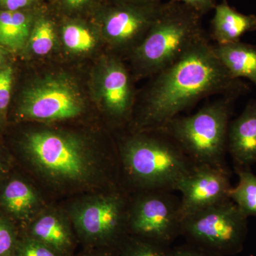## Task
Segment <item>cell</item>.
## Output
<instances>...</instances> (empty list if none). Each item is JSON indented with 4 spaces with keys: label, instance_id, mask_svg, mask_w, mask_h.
<instances>
[{
    "label": "cell",
    "instance_id": "cell-8",
    "mask_svg": "<svg viewBox=\"0 0 256 256\" xmlns=\"http://www.w3.org/2000/svg\"><path fill=\"white\" fill-rule=\"evenodd\" d=\"M84 102L76 87L67 79L50 78L28 88L20 114L38 120H64L82 114Z\"/></svg>",
    "mask_w": 256,
    "mask_h": 256
},
{
    "label": "cell",
    "instance_id": "cell-12",
    "mask_svg": "<svg viewBox=\"0 0 256 256\" xmlns=\"http://www.w3.org/2000/svg\"><path fill=\"white\" fill-rule=\"evenodd\" d=\"M101 98L106 110L116 118L127 117L132 109V80L118 58L107 60L100 82Z\"/></svg>",
    "mask_w": 256,
    "mask_h": 256
},
{
    "label": "cell",
    "instance_id": "cell-17",
    "mask_svg": "<svg viewBox=\"0 0 256 256\" xmlns=\"http://www.w3.org/2000/svg\"><path fill=\"white\" fill-rule=\"evenodd\" d=\"M4 210L15 218H26L38 205V197L33 188L22 180H11L5 185L0 196Z\"/></svg>",
    "mask_w": 256,
    "mask_h": 256
},
{
    "label": "cell",
    "instance_id": "cell-24",
    "mask_svg": "<svg viewBox=\"0 0 256 256\" xmlns=\"http://www.w3.org/2000/svg\"><path fill=\"white\" fill-rule=\"evenodd\" d=\"M13 82L11 67L0 69V111L5 110L10 104Z\"/></svg>",
    "mask_w": 256,
    "mask_h": 256
},
{
    "label": "cell",
    "instance_id": "cell-4",
    "mask_svg": "<svg viewBox=\"0 0 256 256\" xmlns=\"http://www.w3.org/2000/svg\"><path fill=\"white\" fill-rule=\"evenodd\" d=\"M236 98L222 96L196 114L178 116L162 130L196 165L226 166L228 130Z\"/></svg>",
    "mask_w": 256,
    "mask_h": 256
},
{
    "label": "cell",
    "instance_id": "cell-7",
    "mask_svg": "<svg viewBox=\"0 0 256 256\" xmlns=\"http://www.w3.org/2000/svg\"><path fill=\"white\" fill-rule=\"evenodd\" d=\"M171 192L146 190L134 202L128 224L138 238L171 246L181 236V201Z\"/></svg>",
    "mask_w": 256,
    "mask_h": 256
},
{
    "label": "cell",
    "instance_id": "cell-26",
    "mask_svg": "<svg viewBox=\"0 0 256 256\" xmlns=\"http://www.w3.org/2000/svg\"><path fill=\"white\" fill-rule=\"evenodd\" d=\"M174 1L186 5L202 16L214 10L217 5L216 0H174Z\"/></svg>",
    "mask_w": 256,
    "mask_h": 256
},
{
    "label": "cell",
    "instance_id": "cell-20",
    "mask_svg": "<svg viewBox=\"0 0 256 256\" xmlns=\"http://www.w3.org/2000/svg\"><path fill=\"white\" fill-rule=\"evenodd\" d=\"M54 41V24L44 13L40 12L30 35V44L32 52L36 55H46L53 48Z\"/></svg>",
    "mask_w": 256,
    "mask_h": 256
},
{
    "label": "cell",
    "instance_id": "cell-3",
    "mask_svg": "<svg viewBox=\"0 0 256 256\" xmlns=\"http://www.w3.org/2000/svg\"><path fill=\"white\" fill-rule=\"evenodd\" d=\"M126 172L144 190L174 191L182 178L197 166L161 129L142 130L121 149Z\"/></svg>",
    "mask_w": 256,
    "mask_h": 256
},
{
    "label": "cell",
    "instance_id": "cell-5",
    "mask_svg": "<svg viewBox=\"0 0 256 256\" xmlns=\"http://www.w3.org/2000/svg\"><path fill=\"white\" fill-rule=\"evenodd\" d=\"M248 234V218L232 200L185 217L181 236L188 244L222 256L240 254Z\"/></svg>",
    "mask_w": 256,
    "mask_h": 256
},
{
    "label": "cell",
    "instance_id": "cell-14",
    "mask_svg": "<svg viewBox=\"0 0 256 256\" xmlns=\"http://www.w3.org/2000/svg\"><path fill=\"white\" fill-rule=\"evenodd\" d=\"M210 22V36L215 44H226L240 41L248 32L256 31V15L244 14L223 0L216 6Z\"/></svg>",
    "mask_w": 256,
    "mask_h": 256
},
{
    "label": "cell",
    "instance_id": "cell-25",
    "mask_svg": "<svg viewBox=\"0 0 256 256\" xmlns=\"http://www.w3.org/2000/svg\"><path fill=\"white\" fill-rule=\"evenodd\" d=\"M21 256H58L54 249L43 242L35 240L24 244L20 252Z\"/></svg>",
    "mask_w": 256,
    "mask_h": 256
},
{
    "label": "cell",
    "instance_id": "cell-9",
    "mask_svg": "<svg viewBox=\"0 0 256 256\" xmlns=\"http://www.w3.org/2000/svg\"><path fill=\"white\" fill-rule=\"evenodd\" d=\"M162 3L138 5L109 3L98 8V20L106 38L119 48L136 50L159 13Z\"/></svg>",
    "mask_w": 256,
    "mask_h": 256
},
{
    "label": "cell",
    "instance_id": "cell-1",
    "mask_svg": "<svg viewBox=\"0 0 256 256\" xmlns=\"http://www.w3.org/2000/svg\"><path fill=\"white\" fill-rule=\"evenodd\" d=\"M152 76L143 100L142 130L159 129L210 96L237 98L248 90L242 79L234 78L224 68L207 36Z\"/></svg>",
    "mask_w": 256,
    "mask_h": 256
},
{
    "label": "cell",
    "instance_id": "cell-13",
    "mask_svg": "<svg viewBox=\"0 0 256 256\" xmlns=\"http://www.w3.org/2000/svg\"><path fill=\"white\" fill-rule=\"evenodd\" d=\"M227 150L235 166L250 168L256 163V99L229 124Z\"/></svg>",
    "mask_w": 256,
    "mask_h": 256
},
{
    "label": "cell",
    "instance_id": "cell-11",
    "mask_svg": "<svg viewBox=\"0 0 256 256\" xmlns=\"http://www.w3.org/2000/svg\"><path fill=\"white\" fill-rule=\"evenodd\" d=\"M126 202L118 193L98 197L79 207L77 226L84 235L102 242H114L128 224Z\"/></svg>",
    "mask_w": 256,
    "mask_h": 256
},
{
    "label": "cell",
    "instance_id": "cell-10",
    "mask_svg": "<svg viewBox=\"0 0 256 256\" xmlns=\"http://www.w3.org/2000/svg\"><path fill=\"white\" fill-rule=\"evenodd\" d=\"M230 172L226 166L197 165L190 174L182 178L175 191L182 194V220L188 216L230 200Z\"/></svg>",
    "mask_w": 256,
    "mask_h": 256
},
{
    "label": "cell",
    "instance_id": "cell-23",
    "mask_svg": "<svg viewBox=\"0 0 256 256\" xmlns=\"http://www.w3.org/2000/svg\"><path fill=\"white\" fill-rule=\"evenodd\" d=\"M14 244V233L9 220L0 215V256H9Z\"/></svg>",
    "mask_w": 256,
    "mask_h": 256
},
{
    "label": "cell",
    "instance_id": "cell-15",
    "mask_svg": "<svg viewBox=\"0 0 256 256\" xmlns=\"http://www.w3.org/2000/svg\"><path fill=\"white\" fill-rule=\"evenodd\" d=\"M217 58L234 78H245L256 86V45L239 41L213 44Z\"/></svg>",
    "mask_w": 256,
    "mask_h": 256
},
{
    "label": "cell",
    "instance_id": "cell-6",
    "mask_svg": "<svg viewBox=\"0 0 256 256\" xmlns=\"http://www.w3.org/2000/svg\"><path fill=\"white\" fill-rule=\"evenodd\" d=\"M32 163L56 181L84 182L92 176L94 161L84 143L68 134L30 133L24 144Z\"/></svg>",
    "mask_w": 256,
    "mask_h": 256
},
{
    "label": "cell",
    "instance_id": "cell-2",
    "mask_svg": "<svg viewBox=\"0 0 256 256\" xmlns=\"http://www.w3.org/2000/svg\"><path fill=\"white\" fill-rule=\"evenodd\" d=\"M202 16L174 0L162 3L149 32L131 54L138 74L156 75L206 36L202 26Z\"/></svg>",
    "mask_w": 256,
    "mask_h": 256
},
{
    "label": "cell",
    "instance_id": "cell-31",
    "mask_svg": "<svg viewBox=\"0 0 256 256\" xmlns=\"http://www.w3.org/2000/svg\"><path fill=\"white\" fill-rule=\"evenodd\" d=\"M2 63V55L1 50H0V68H1Z\"/></svg>",
    "mask_w": 256,
    "mask_h": 256
},
{
    "label": "cell",
    "instance_id": "cell-22",
    "mask_svg": "<svg viewBox=\"0 0 256 256\" xmlns=\"http://www.w3.org/2000/svg\"><path fill=\"white\" fill-rule=\"evenodd\" d=\"M122 256H172L173 248L136 238L124 244Z\"/></svg>",
    "mask_w": 256,
    "mask_h": 256
},
{
    "label": "cell",
    "instance_id": "cell-18",
    "mask_svg": "<svg viewBox=\"0 0 256 256\" xmlns=\"http://www.w3.org/2000/svg\"><path fill=\"white\" fill-rule=\"evenodd\" d=\"M32 234L36 240L46 244L55 250H65L70 245L68 227L58 216H42L34 223Z\"/></svg>",
    "mask_w": 256,
    "mask_h": 256
},
{
    "label": "cell",
    "instance_id": "cell-29",
    "mask_svg": "<svg viewBox=\"0 0 256 256\" xmlns=\"http://www.w3.org/2000/svg\"><path fill=\"white\" fill-rule=\"evenodd\" d=\"M60 6L67 13H80L92 6L95 0H58Z\"/></svg>",
    "mask_w": 256,
    "mask_h": 256
},
{
    "label": "cell",
    "instance_id": "cell-30",
    "mask_svg": "<svg viewBox=\"0 0 256 256\" xmlns=\"http://www.w3.org/2000/svg\"><path fill=\"white\" fill-rule=\"evenodd\" d=\"M110 3H122L138 5L156 4L162 2V0H110Z\"/></svg>",
    "mask_w": 256,
    "mask_h": 256
},
{
    "label": "cell",
    "instance_id": "cell-27",
    "mask_svg": "<svg viewBox=\"0 0 256 256\" xmlns=\"http://www.w3.org/2000/svg\"><path fill=\"white\" fill-rule=\"evenodd\" d=\"M172 256H222L204 250L191 244L173 248Z\"/></svg>",
    "mask_w": 256,
    "mask_h": 256
},
{
    "label": "cell",
    "instance_id": "cell-16",
    "mask_svg": "<svg viewBox=\"0 0 256 256\" xmlns=\"http://www.w3.org/2000/svg\"><path fill=\"white\" fill-rule=\"evenodd\" d=\"M38 12L34 10L0 11V44L10 50H22L30 40Z\"/></svg>",
    "mask_w": 256,
    "mask_h": 256
},
{
    "label": "cell",
    "instance_id": "cell-28",
    "mask_svg": "<svg viewBox=\"0 0 256 256\" xmlns=\"http://www.w3.org/2000/svg\"><path fill=\"white\" fill-rule=\"evenodd\" d=\"M42 0H0V8L4 10L18 11L35 8Z\"/></svg>",
    "mask_w": 256,
    "mask_h": 256
},
{
    "label": "cell",
    "instance_id": "cell-21",
    "mask_svg": "<svg viewBox=\"0 0 256 256\" xmlns=\"http://www.w3.org/2000/svg\"><path fill=\"white\" fill-rule=\"evenodd\" d=\"M62 28V36L66 46L76 52L92 50L95 44L94 34L80 20H67Z\"/></svg>",
    "mask_w": 256,
    "mask_h": 256
},
{
    "label": "cell",
    "instance_id": "cell-19",
    "mask_svg": "<svg viewBox=\"0 0 256 256\" xmlns=\"http://www.w3.org/2000/svg\"><path fill=\"white\" fill-rule=\"evenodd\" d=\"M235 170L238 183L230 190V198L246 217H256V174L249 168L235 166Z\"/></svg>",
    "mask_w": 256,
    "mask_h": 256
}]
</instances>
